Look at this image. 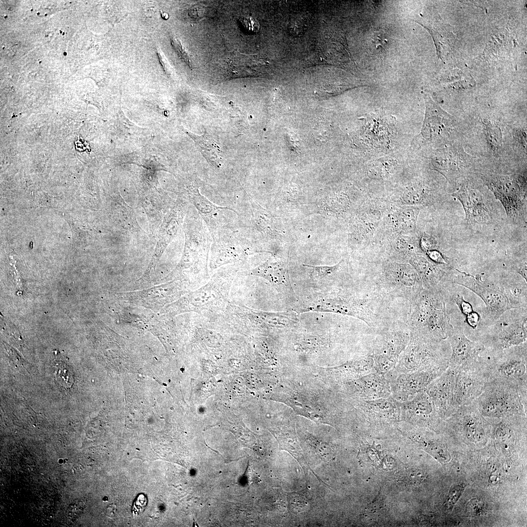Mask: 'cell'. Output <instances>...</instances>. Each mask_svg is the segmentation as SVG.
Listing matches in <instances>:
<instances>
[{
  "label": "cell",
  "mask_w": 527,
  "mask_h": 527,
  "mask_svg": "<svg viewBox=\"0 0 527 527\" xmlns=\"http://www.w3.org/2000/svg\"><path fill=\"white\" fill-rule=\"evenodd\" d=\"M406 324L410 333L427 339L447 340L454 330L446 308V294L423 288L408 302Z\"/></svg>",
  "instance_id": "cell-1"
},
{
  "label": "cell",
  "mask_w": 527,
  "mask_h": 527,
  "mask_svg": "<svg viewBox=\"0 0 527 527\" xmlns=\"http://www.w3.org/2000/svg\"><path fill=\"white\" fill-rule=\"evenodd\" d=\"M447 282L448 284H457L470 290L483 301L485 306L479 312L481 320L478 340L504 313L512 309L501 280L484 278L480 275H472L453 267Z\"/></svg>",
  "instance_id": "cell-2"
},
{
  "label": "cell",
  "mask_w": 527,
  "mask_h": 527,
  "mask_svg": "<svg viewBox=\"0 0 527 527\" xmlns=\"http://www.w3.org/2000/svg\"><path fill=\"white\" fill-rule=\"evenodd\" d=\"M478 366L488 381L505 382L527 392V342L499 351L485 348Z\"/></svg>",
  "instance_id": "cell-3"
},
{
  "label": "cell",
  "mask_w": 527,
  "mask_h": 527,
  "mask_svg": "<svg viewBox=\"0 0 527 527\" xmlns=\"http://www.w3.org/2000/svg\"><path fill=\"white\" fill-rule=\"evenodd\" d=\"M410 333V332H409ZM451 349L448 340L436 341L410 333L409 341L395 367L385 373L395 375L440 366H448Z\"/></svg>",
  "instance_id": "cell-4"
},
{
  "label": "cell",
  "mask_w": 527,
  "mask_h": 527,
  "mask_svg": "<svg viewBox=\"0 0 527 527\" xmlns=\"http://www.w3.org/2000/svg\"><path fill=\"white\" fill-rule=\"evenodd\" d=\"M472 403L484 417L488 418L527 416V392L495 380L488 381L481 394Z\"/></svg>",
  "instance_id": "cell-5"
},
{
  "label": "cell",
  "mask_w": 527,
  "mask_h": 527,
  "mask_svg": "<svg viewBox=\"0 0 527 527\" xmlns=\"http://www.w3.org/2000/svg\"><path fill=\"white\" fill-rule=\"evenodd\" d=\"M372 281L370 290L390 301L402 298L409 302L424 288L417 272L407 263L384 262Z\"/></svg>",
  "instance_id": "cell-6"
},
{
  "label": "cell",
  "mask_w": 527,
  "mask_h": 527,
  "mask_svg": "<svg viewBox=\"0 0 527 527\" xmlns=\"http://www.w3.org/2000/svg\"><path fill=\"white\" fill-rule=\"evenodd\" d=\"M482 180L502 203L509 219L513 222H526V177L486 173L482 175Z\"/></svg>",
  "instance_id": "cell-7"
},
{
  "label": "cell",
  "mask_w": 527,
  "mask_h": 527,
  "mask_svg": "<svg viewBox=\"0 0 527 527\" xmlns=\"http://www.w3.org/2000/svg\"><path fill=\"white\" fill-rule=\"evenodd\" d=\"M527 339V308L508 310L483 332L478 342L499 351L521 345Z\"/></svg>",
  "instance_id": "cell-8"
},
{
  "label": "cell",
  "mask_w": 527,
  "mask_h": 527,
  "mask_svg": "<svg viewBox=\"0 0 527 527\" xmlns=\"http://www.w3.org/2000/svg\"><path fill=\"white\" fill-rule=\"evenodd\" d=\"M426 112L420 133L415 139L416 145H440L446 141L455 130L454 118L424 93Z\"/></svg>",
  "instance_id": "cell-9"
},
{
  "label": "cell",
  "mask_w": 527,
  "mask_h": 527,
  "mask_svg": "<svg viewBox=\"0 0 527 527\" xmlns=\"http://www.w3.org/2000/svg\"><path fill=\"white\" fill-rule=\"evenodd\" d=\"M448 367L440 366L395 375L388 380L391 396L400 402L411 400L419 393L425 390Z\"/></svg>",
  "instance_id": "cell-10"
},
{
  "label": "cell",
  "mask_w": 527,
  "mask_h": 527,
  "mask_svg": "<svg viewBox=\"0 0 527 527\" xmlns=\"http://www.w3.org/2000/svg\"><path fill=\"white\" fill-rule=\"evenodd\" d=\"M447 340L451 349L449 368L457 373L478 367L480 354L485 348L481 343L469 339L462 326L454 327Z\"/></svg>",
  "instance_id": "cell-11"
},
{
  "label": "cell",
  "mask_w": 527,
  "mask_h": 527,
  "mask_svg": "<svg viewBox=\"0 0 527 527\" xmlns=\"http://www.w3.org/2000/svg\"><path fill=\"white\" fill-rule=\"evenodd\" d=\"M462 204L466 223L470 225H482L489 223L492 209L482 191L470 184L462 185L450 194Z\"/></svg>",
  "instance_id": "cell-12"
},
{
  "label": "cell",
  "mask_w": 527,
  "mask_h": 527,
  "mask_svg": "<svg viewBox=\"0 0 527 527\" xmlns=\"http://www.w3.org/2000/svg\"><path fill=\"white\" fill-rule=\"evenodd\" d=\"M431 163L449 182H455L463 176L469 167L470 160L463 149L450 145L439 148L431 156Z\"/></svg>",
  "instance_id": "cell-13"
},
{
  "label": "cell",
  "mask_w": 527,
  "mask_h": 527,
  "mask_svg": "<svg viewBox=\"0 0 527 527\" xmlns=\"http://www.w3.org/2000/svg\"><path fill=\"white\" fill-rule=\"evenodd\" d=\"M408 262L417 272L424 288L441 293L446 291L448 285L447 277L453 267L449 264H435L423 252L413 255Z\"/></svg>",
  "instance_id": "cell-14"
},
{
  "label": "cell",
  "mask_w": 527,
  "mask_h": 527,
  "mask_svg": "<svg viewBox=\"0 0 527 527\" xmlns=\"http://www.w3.org/2000/svg\"><path fill=\"white\" fill-rule=\"evenodd\" d=\"M456 375V373L448 367L425 390L442 419L449 418L457 410L453 401Z\"/></svg>",
  "instance_id": "cell-15"
},
{
  "label": "cell",
  "mask_w": 527,
  "mask_h": 527,
  "mask_svg": "<svg viewBox=\"0 0 527 527\" xmlns=\"http://www.w3.org/2000/svg\"><path fill=\"white\" fill-rule=\"evenodd\" d=\"M449 418L468 442L477 444L486 439V425L484 416L472 403L460 406Z\"/></svg>",
  "instance_id": "cell-16"
},
{
  "label": "cell",
  "mask_w": 527,
  "mask_h": 527,
  "mask_svg": "<svg viewBox=\"0 0 527 527\" xmlns=\"http://www.w3.org/2000/svg\"><path fill=\"white\" fill-rule=\"evenodd\" d=\"M488 381L478 367L456 373L454 387V404L458 409L473 403L481 394Z\"/></svg>",
  "instance_id": "cell-17"
},
{
  "label": "cell",
  "mask_w": 527,
  "mask_h": 527,
  "mask_svg": "<svg viewBox=\"0 0 527 527\" xmlns=\"http://www.w3.org/2000/svg\"><path fill=\"white\" fill-rule=\"evenodd\" d=\"M401 416L410 422L424 426H433L441 418L425 390L410 400L401 402Z\"/></svg>",
  "instance_id": "cell-18"
},
{
  "label": "cell",
  "mask_w": 527,
  "mask_h": 527,
  "mask_svg": "<svg viewBox=\"0 0 527 527\" xmlns=\"http://www.w3.org/2000/svg\"><path fill=\"white\" fill-rule=\"evenodd\" d=\"M358 403L359 408L370 419L391 422L397 420L401 416V402L391 396L373 400H361Z\"/></svg>",
  "instance_id": "cell-19"
},
{
  "label": "cell",
  "mask_w": 527,
  "mask_h": 527,
  "mask_svg": "<svg viewBox=\"0 0 527 527\" xmlns=\"http://www.w3.org/2000/svg\"><path fill=\"white\" fill-rule=\"evenodd\" d=\"M358 396L362 400L386 398L391 396L389 381L385 374L373 372L365 375L356 383Z\"/></svg>",
  "instance_id": "cell-20"
},
{
  "label": "cell",
  "mask_w": 527,
  "mask_h": 527,
  "mask_svg": "<svg viewBox=\"0 0 527 527\" xmlns=\"http://www.w3.org/2000/svg\"><path fill=\"white\" fill-rule=\"evenodd\" d=\"M266 65L259 57L237 54L229 59L225 75L232 77L259 76L264 72Z\"/></svg>",
  "instance_id": "cell-21"
},
{
  "label": "cell",
  "mask_w": 527,
  "mask_h": 527,
  "mask_svg": "<svg viewBox=\"0 0 527 527\" xmlns=\"http://www.w3.org/2000/svg\"><path fill=\"white\" fill-rule=\"evenodd\" d=\"M406 435L410 440L422 446L439 461L447 462L450 460L449 453L445 443L441 440L429 436V434L419 431H408Z\"/></svg>",
  "instance_id": "cell-22"
},
{
  "label": "cell",
  "mask_w": 527,
  "mask_h": 527,
  "mask_svg": "<svg viewBox=\"0 0 527 527\" xmlns=\"http://www.w3.org/2000/svg\"><path fill=\"white\" fill-rule=\"evenodd\" d=\"M253 273L264 277L286 289L291 290L287 266L285 262H266L255 269Z\"/></svg>",
  "instance_id": "cell-23"
},
{
  "label": "cell",
  "mask_w": 527,
  "mask_h": 527,
  "mask_svg": "<svg viewBox=\"0 0 527 527\" xmlns=\"http://www.w3.org/2000/svg\"><path fill=\"white\" fill-rule=\"evenodd\" d=\"M194 141L200 151L207 162L214 165H218L221 160L222 151L215 140L206 131L201 136L186 132Z\"/></svg>",
  "instance_id": "cell-24"
},
{
  "label": "cell",
  "mask_w": 527,
  "mask_h": 527,
  "mask_svg": "<svg viewBox=\"0 0 527 527\" xmlns=\"http://www.w3.org/2000/svg\"><path fill=\"white\" fill-rule=\"evenodd\" d=\"M420 211L418 207L412 206L401 208L396 212L395 224L400 233L403 234L415 233Z\"/></svg>",
  "instance_id": "cell-25"
},
{
  "label": "cell",
  "mask_w": 527,
  "mask_h": 527,
  "mask_svg": "<svg viewBox=\"0 0 527 527\" xmlns=\"http://www.w3.org/2000/svg\"><path fill=\"white\" fill-rule=\"evenodd\" d=\"M483 123L486 141L490 149L495 154L500 153L503 148L500 127L497 123L489 119H484Z\"/></svg>",
  "instance_id": "cell-26"
},
{
  "label": "cell",
  "mask_w": 527,
  "mask_h": 527,
  "mask_svg": "<svg viewBox=\"0 0 527 527\" xmlns=\"http://www.w3.org/2000/svg\"><path fill=\"white\" fill-rule=\"evenodd\" d=\"M56 361L54 365L55 377L59 383L62 386L68 388L71 387L74 383V375L72 370L65 361L61 360Z\"/></svg>",
  "instance_id": "cell-27"
},
{
  "label": "cell",
  "mask_w": 527,
  "mask_h": 527,
  "mask_svg": "<svg viewBox=\"0 0 527 527\" xmlns=\"http://www.w3.org/2000/svg\"><path fill=\"white\" fill-rule=\"evenodd\" d=\"M428 192L424 186L419 185L413 187L403 196L405 203L410 205H420L428 203Z\"/></svg>",
  "instance_id": "cell-28"
},
{
  "label": "cell",
  "mask_w": 527,
  "mask_h": 527,
  "mask_svg": "<svg viewBox=\"0 0 527 527\" xmlns=\"http://www.w3.org/2000/svg\"><path fill=\"white\" fill-rule=\"evenodd\" d=\"M426 473L421 469L412 468L399 473L397 480L407 485H416L422 483L426 478Z\"/></svg>",
  "instance_id": "cell-29"
},
{
  "label": "cell",
  "mask_w": 527,
  "mask_h": 527,
  "mask_svg": "<svg viewBox=\"0 0 527 527\" xmlns=\"http://www.w3.org/2000/svg\"><path fill=\"white\" fill-rule=\"evenodd\" d=\"M451 300L457 306L460 311L466 318L469 316L475 311L474 310L472 304L469 302L466 301L462 295L457 294L453 295Z\"/></svg>",
  "instance_id": "cell-30"
},
{
  "label": "cell",
  "mask_w": 527,
  "mask_h": 527,
  "mask_svg": "<svg viewBox=\"0 0 527 527\" xmlns=\"http://www.w3.org/2000/svg\"><path fill=\"white\" fill-rule=\"evenodd\" d=\"M466 485L457 484L452 486L449 489L446 498V505L449 508L452 507L462 496Z\"/></svg>",
  "instance_id": "cell-31"
},
{
  "label": "cell",
  "mask_w": 527,
  "mask_h": 527,
  "mask_svg": "<svg viewBox=\"0 0 527 527\" xmlns=\"http://www.w3.org/2000/svg\"><path fill=\"white\" fill-rule=\"evenodd\" d=\"M288 505L290 510L295 513L303 511L306 506L304 498L302 495L296 493L289 495Z\"/></svg>",
  "instance_id": "cell-32"
},
{
  "label": "cell",
  "mask_w": 527,
  "mask_h": 527,
  "mask_svg": "<svg viewBox=\"0 0 527 527\" xmlns=\"http://www.w3.org/2000/svg\"><path fill=\"white\" fill-rule=\"evenodd\" d=\"M146 505L147 498L143 494L139 495L133 505V514L137 515L142 513L144 510Z\"/></svg>",
  "instance_id": "cell-33"
},
{
  "label": "cell",
  "mask_w": 527,
  "mask_h": 527,
  "mask_svg": "<svg viewBox=\"0 0 527 527\" xmlns=\"http://www.w3.org/2000/svg\"><path fill=\"white\" fill-rule=\"evenodd\" d=\"M484 508V504L479 499H473L470 501L467 506V509L469 513L473 515H478Z\"/></svg>",
  "instance_id": "cell-34"
},
{
  "label": "cell",
  "mask_w": 527,
  "mask_h": 527,
  "mask_svg": "<svg viewBox=\"0 0 527 527\" xmlns=\"http://www.w3.org/2000/svg\"><path fill=\"white\" fill-rule=\"evenodd\" d=\"M171 43L174 48H175L178 52L179 55L190 67H191L190 60L180 41L174 38L171 40Z\"/></svg>",
  "instance_id": "cell-35"
},
{
  "label": "cell",
  "mask_w": 527,
  "mask_h": 527,
  "mask_svg": "<svg viewBox=\"0 0 527 527\" xmlns=\"http://www.w3.org/2000/svg\"><path fill=\"white\" fill-rule=\"evenodd\" d=\"M79 505L80 503L77 501L73 502L72 505H70L69 508H68V517H70L71 519L72 517H77L78 514H79L80 513V507L79 506Z\"/></svg>",
  "instance_id": "cell-36"
},
{
  "label": "cell",
  "mask_w": 527,
  "mask_h": 527,
  "mask_svg": "<svg viewBox=\"0 0 527 527\" xmlns=\"http://www.w3.org/2000/svg\"><path fill=\"white\" fill-rule=\"evenodd\" d=\"M157 54L160 60V62L161 63L164 71L166 73L167 75H169L170 73V69L169 68V66L167 63L166 59L164 58V56H163V54L162 53L161 51L159 50Z\"/></svg>",
  "instance_id": "cell-37"
}]
</instances>
